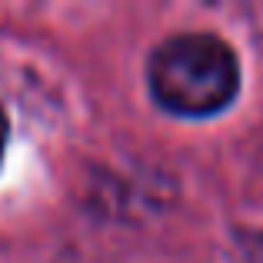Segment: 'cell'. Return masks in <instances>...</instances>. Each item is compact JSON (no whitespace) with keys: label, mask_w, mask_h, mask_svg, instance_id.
<instances>
[{"label":"cell","mask_w":263,"mask_h":263,"mask_svg":"<svg viewBox=\"0 0 263 263\" xmlns=\"http://www.w3.org/2000/svg\"><path fill=\"white\" fill-rule=\"evenodd\" d=\"M4 147H7V114L0 107V157H4Z\"/></svg>","instance_id":"7a4b0ae2"},{"label":"cell","mask_w":263,"mask_h":263,"mask_svg":"<svg viewBox=\"0 0 263 263\" xmlns=\"http://www.w3.org/2000/svg\"><path fill=\"white\" fill-rule=\"evenodd\" d=\"M240 67L233 50L210 33H180L150 57V90L157 103L180 117H210L237 97Z\"/></svg>","instance_id":"6da1fadb"}]
</instances>
